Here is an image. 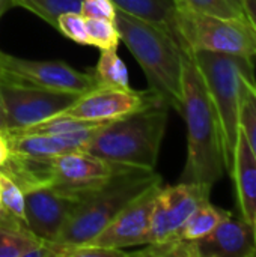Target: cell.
I'll return each mask as SVG.
<instances>
[{
    "label": "cell",
    "mask_w": 256,
    "mask_h": 257,
    "mask_svg": "<svg viewBox=\"0 0 256 257\" xmlns=\"http://www.w3.org/2000/svg\"><path fill=\"white\" fill-rule=\"evenodd\" d=\"M174 2H175V3H177V5H180V3H183V2H184V0H174Z\"/></svg>",
    "instance_id": "d6a6232c"
},
{
    "label": "cell",
    "mask_w": 256,
    "mask_h": 257,
    "mask_svg": "<svg viewBox=\"0 0 256 257\" xmlns=\"http://www.w3.org/2000/svg\"><path fill=\"white\" fill-rule=\"evenodd\" d=\"M180 5H186L195 11L222 18L247 20L243 0H184Z\"/></svg>",
    "instance_id": "cb8c5ba5"
},
{
    "label": "cell",
    "mask_w": 256,
    "mask_h": 257,
    "mask_svg": "<svg viewBox=\"0 0 256 257\" xmlns=\"http://www.w3.org/2000/svg\"><path fill=\"white\" fill-rule=\"evenodd\" d=\"M12 3L14 6H21L33 12L54 29L59 15L65 12H80L81 6V0H12Z\"/></svg>",
    "instance_id": "7402d4cb"
},
{
    "label": "cell",
    "mask_w": 256,
    "mask_h": 257,
    "mask_svg": "<svg viewBox=\"0 0 256 257\" xmlns=\"http://www.w3.org/2000/svg\"><path fill=\"white\" fill-rule=\"evenodd\" d=\"M56 29L71 41L81 44V45H91L88 29H86V18L80 12H65L57 17Z\"/></svg>",
    "instance_id": "484cf974"
},
{
    "label": "cell",
    "mask_w": 256,
    "mask_h": 257,
    "mask_svg": "<svg viewBox=\"0 0 256 257\" xmlns=\"http://www.w3.org/2000/svg\"><path fill=\"white\" fill-rule=\"evenodd\" d=\"M8 125H6V113L3 107V99H2V92H0V133H6Z\"/></svg>",
    "instance_id": "f546056e"
},
{
    "label": "cell",
    "mask_w": 256,
    "mask_h": 257,
    "mask_svg": "<svg viewBox=\"0 0 256 257\" xmlns=\"http://www.w3.org/2000/svg\"><path fill=\"white\" fill-rule=\"evenodd\" d=\"M86 29L91 45L98 47L100 50L118 48L121 36L115 21L104 18H86Z\"/></svg>",
    "instance_id": "d4e9b609"
},
{
    "label": "cell",
    "mask_w": 256,
    "mask_h": 257,
    "mask_svg": "<svg viewBox=\"0 0 256 257\" xmlns=\"http://www.w3.org/2000/svg\"><path fill=\"white\" fill-rule=\"evenodd\" d=\"M193 257H255L253 224L243 218H226L210 235L192 241Z\"/></svg>",
    "instance_id": "5bb4252c"
},
{
    "label": "cell",
    "mask_w": 256,
    "mask_h": 257,
    "mask_svg": "<svg viewBox=\"0 0 256 257\" xmlns=\"http://www.w3.org/2000/svg\"><path fill=\"white\" fill-rule=\"evenodd\" d=\"M180 113L187 123V161L180 182L213 187L226 173L222 128L204 75L186 50Z\"/></svg>",
    "instance_id": "6da1fadb"
},
{
    "label": "cell",
    "mask_w": 256,
    "mask_h": 257,
    "mask_svg": "<svg viewBox=\"0 0 256 257\" xmlns=\"http://www.w3.org/2000/svg\"><path fill=\"white\" fill-rule=\"evenodd\" d=\"M160 99L163 98L152 89L137 92L130 87L119 89L95 86L94 89L80 95L59 114L89 122H112L152 105Z\"/></svg>",
    "instance_id": "9c48e42d"
},
{
    "label": "cell",
    "mask_w": 256,
    "mask_h": 257,
    "mask_svg": "<svg viewBox=\"0 0 256 257\" xmlns=\"http://www.w3.org/2000/svg\"><path fill=\"white\" fill-rule=\"evenodd\" d=\"M8 157H9V145L5 133H0V167L8 160Z\"/></svg>",
    "instance_id": "f1b7e54d"
},
{
    "label": "cell",
    "mask_w": 256,
    "mask_h": 257,
    "mask_svg": "<svg viewBox=\"0 0 256 257\" xmlns=\"http://www.w3.org/2000/svg\"><path fill=\"white\" fill-rule=\"evenodd\" d=\"M231 217L229 211L214 206L210 200L201 205L187 220L178 238L184 241H198L210 235L222 221Z\"/></svg>",
    "instance_id": "d6986e66"
},
{
    "label": "cell",
    "mask_w": 256,
    "mask_h": 257,
    "mask_svg": "<svg viewBox=\"0 0 256 257\" xmlns=\"http://www.w3.org/2000/svg\"><path fill=\"white\" fill-rule=\"evenodd\" d=\"M109 123V122H106ZM100 123L95 126L83 128L65 134H23L14 136L6 134L9 152L32 157V158H54L62 154L84 151L94 136L106 125Z\"/></svg>",
    "instance_id": "9a60e30c"
},
{
    "label": "cell",
    "mask_w": 256,
    "mask_h": 257,
    "mask_svg": "<svg viewBox=\"0 0 256 257\" xmlns=\"http://www.w3.org/2000/svg\"><path fill=\"white\" fill-rule=\"evenodd\" d=\"M177 33L184 50L256 57V32L247 20L222 18L177 5Z\"/></svg>",
    "instance_id": "8992f818"
},
{
    "label": "cell",
    "mask_w": 256,
    "mask_h": 257,
    "mask_svg": "<svg viewBox=\"0 0 256 257\" xmlns=\"http://www.w3.org/2000/svg\"><path fill=\"white\" fill-rule=\"evenodd\" d=\"M211 188V185L195 182H178L177 185L161 187L155 199L151 226L143 245L177 239L190 215L210 200Z\"/></svg>",
    "instance_id": "ba28073f"
},
{
    "label": "cell",
    "mask_w": 256,
    "mask_h": 257,
    "mask_svg": "<svg viewBox=\"0 0 256 257\" xmlns=\"http://www.w3.org/2000/svg\"><path fill=\"white\" fill-rule=\"evenodd\" d=\"M95 77L98 86H109V87H119L128 89V71L122 59L118 56L116 48L101 50V56L98 59L95 68Z\"/></svg>",
    "instance_id": "ffe728a7"
},
{
    "label": "cell",
    "mask_w": 256,
    "mask_h": 257,
    "mask_svg": "<svg viewBox=\"0 0 256 257\" xmlns=\"http://www.w3.org/2000/svg\"><path fill=\"white\" fill-rule=\"evenodd\" d=\"M116 9L151 21L177 36V3L174 0H112ZM180 41V39H178Z\"/></svg>",
    "instance_id": "ac0fdd59"
},
{
    "label": "cell",
    "mask_w": 256,
    "mask_h": 257,
    "mask_svg": "<svg viewBox=\"0 0 256 257\" xmlns=\"http://www.w3.org/2000/svg\"><path fill=\"white\" fill-rule=\"evenodd\" d=\"M12 6H14L12 0H0V18H2L3 14H5L8 9H11Z\"/></svg>",
    "instance_id": "4dcf8cb0"
},
{
    "label": "cell",
    "mask_w": 256,
    "mask_h": 257,
    "mask_svg": "<svg viewBox=\"0 0 256 257\" xmlns=\"http://www.w3.org/2000/svg\"><path fill=\"white\" fill-rule=\"evenodd\" d=\"M0 257H50L47 242L14 218L0 215Z\"/></svg>",
    "instance_id": "e0dca14e"
},
{
    "label": "cell",
    "mask_w": 256,
    "mask_h": 257,
    "mask_svg": "<svg viewBox=\"0 0 256 257\" xmlns=\"http://www.w3.org/2000/svg\"><path fill=\"white\" fill-rule=\"evenodd\" d=\"M163 182L155 170L127 167L84 196L54 242L77 245L94 239L127 205L154 184Z\"/></svg>",
    "instance_id": "277c9868"
},
{
    "label": "cell",
    "mask_w": 256,
    "mask_h": 257,
    "mask_svg": "<svg viewBox=\"0 0 256 257\" xmlns=\"http://www.w3.org/2000/svg\"><path fill=\"white\" fill-rule=\"evenodd\" d=\"M115 24L121 41L143 69L149 89L180 113L183 105L184 48L177 36L161 26L121 9L116 11Z\"/></svg>",
    "instance_id": "7a4b0ae2"
},
{
    "label": "cell",
    "mask_w": 256,
    "mask_h": 257,
    "mask_svg": "<svg viewBox=\"0 0 256 257\" xmlns=\"http://www.w3.org/2000/svg\"><path fill=\"white\" fill-rule=\"evenodd\" d=\"M116 6L112 0H81L80 14L84 18H104L115 21Z\"/></svg>",
    "instance_id": "4316f807"
},
{
    "label": "cell",
    "mask_w": 256,
    "mask_h": 257,
    "mask_svg": "<svg viewBox=\"0 0 256 257\" xmlns=\"http://www.w3.org/2000/svg\"><path fill=\"white\" fill-rule=\"evenodd\" d=\"M127 167L88 151H74L50 160V185L84 197Z\"/></svg>",
    "instance_id": "8fae6325"
},
{
    "label": "cell",
    "mask_w": 256,
    "mask_h": 257,
    "mask_svg": "<svg viewBox=\"0 0 256 257\" xmlns=\"http://www.w3.org/2000/svg\"><path fill=\"white\" fill-rule=\"evenodd\" d=\"M0 215L14 218L26 224L24 193L11 178H8L2 172H0Z\"/></svg>",
    "instance_id": "603a6c76"
},
{
    "label": "cell",
    "mask_w": 256,
    "mask_h": 257,
    "mask_svg": "<svg viewBox=\"0 0 256 257\" xmlns=\"http://www.w3.org/2000/svg\"><path fill=\"white\" fill-rule=\"evenodd\" d=\"M161 187L163 182H158L143 191L137 199L127 205L94 239L86 244L113 250L143 245L145 236L151 226L155 199Z\"/></svg>",
    "instance_id": "4fadbf2b"
},
{
    "label": "cell",
    "mask_w": 256,
    "mask_h": 257,
    "mask_svg": "<svg viewBox=\"0 0 256 257\" xmlns=\"http://www.w3.org/2000/svg\"><path fill=\"white\" fill-rule=\"evenodd\" d=\"M0 83L83 95L98 86L94 72H83L62 60H32L0 50Z\"/></svg>",
    "instance_id": "52a82bcc"
},
{
    "label": "cell",
    "mask_w": 256,
    "mask_h": 257,
    "mask_svg": "<svg viewBox=\"0 0 256 257\" xmlns=\"http://www.w3.org/2000/svg\"><path fill=\"white\" fill-rule=\"evenodd\" d=\"M189 53L202 72L205 84L214 102L222 128L225 169L229 175L240 131L241 81L246 75H255V62L253 57L235 54L211 51Z\"/></svg>",
    "instance_id": "5b68a950"
},
{
    "label": "cell",
    "mask_w": 256,
    "mask_h": 257,
    "mask_svg": "<svg viewBox=\"0 0 256 257\" xmlns=\"http://www.w3.org/2000/svg\"><path fill=\"white\" fill-rule=\"evenodd\" d=\"M84 197L56 187H38L24 193L26 224L44 242H54Z\"/></svg>",
    "instance_id": "7c38bea8"
},
{
    "label": "cell",
    "mask_w": 256,
    "mask_h": 257,
    "mask_svg": "<svg viewBox=\"0 0 256 257\" xmlns=\"http://www.w3.org/2000/svg\"><path fill=\"white\" fill-rule=\"evenodd\" d=\"M170 105L160 99L152 105L106 123L84 151L110 163L155 170L166 133Z\"/></svg>",
    "instance_id": "3957f363"
},
{
    "label": "cell",
    "mask_w": 256,
    "mask_h": 257,
    "mask_svg": "<svg viewBox=\"0 0 256 257\" xmlns=\"http://www.w3.org/2000/svg\"><path fill=\"white\" fill-rule=\"evenodd\" d=\"M0 92L6 113L8 131L21 130L51 119L80 96L68 92L23 87L5 83H0Z\"/></svg>",
    "instance_id": "30bf717a"
},
{
    "label": "cell",
    "mask_w": 256,
    "mask_h": 257,
    "mask_svg": "<svg viewBox=\"0 0 256 257\" xmlns=\"http://www.w3.org/2000/svg\"><path fill=\"white\" fill-rule=\"evenodd\" d=\"M229 176L234 181L241 218L253 224L256 215V158L241 130L238 131Z\"/></svg>",
    "instance_id": "2e32d148"
},
{
    "label": "cell",
    "mask_w": 256,
    "mask_h": 257,
    "mask_svg": "<svg viewBox=\"0 0 256 257\" xmlns=\"http://www.w3.org/2000/svg\"><path fill=\"white\" fill-rule=\"evenodd\" d=\"M253 230H255V241H256V215H255V220H253Z\"/></svg>",
    "instance_id": "1f68e13d"
},
{
    "label": "cell",
    "mask_w": 256,
    "mask_h": 257,
    "mask_svg": "<svg viewBox=\"0 0 256 257\" xmlns=\"http://www.w3.org/2000/svg\"><path fill=\"white\" fill-rule=\"evenodd\" d=\"M243 6H244V12H246V18L249 24L256 32V0H243Z\"/></svg>",
    "instance_id": "83f0119b"
},
{
    "label": "cell",
    "mask_w": 256,
    "mask_h": 257,
    "mask_svg": "<svg viewBox=\"0 0 256 257\" xmlns=\"http://www.w3.org/2000/svg\"><path fill=\"white\" fill-rule=\"evenodd\" d=\"M240 130L256 158V77L246 75L241 81Z\"/></svg>",
    "instance_id": "44dd1931"
}]
</instances>
